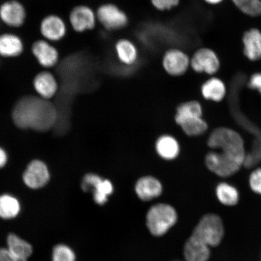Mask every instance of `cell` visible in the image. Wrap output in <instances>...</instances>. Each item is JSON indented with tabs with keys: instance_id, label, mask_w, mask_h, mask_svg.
<instances>
[{
	"instance_id": "8992f818",
	"label": "cell",
	"mask_w": 261,
	"mask_h": 261,
	"mask_svg": "<svg viewBox=\"0 0 261 261\" xmlns=\"http://www.w3.org/2000/svg\"><path fill=\"white\" fill-rule=\"evenodd\" d=\"M96 14L97 21L107 31L121 30L129 23L128 15L113 3L100 5L97 8Z\"/></svg>"
},
{
	"instance_id": "f546056e",
	"label": "cell",
	"mask_w": 261,
	"mask_h": 261,
	"mask_svg": "<svg viewBox=\"0 0 261 261\" xmlns=\"http://www.w3.org/2000/svg\"><path fill=\"white\" fill-rule=\"evenodd\" d=\"M153 7L159 11H170L177 7L179 0H150Z\"/></svg>"
},
{
	"instance_id": "7c38bea8",
	"label": "cell",
	"mask_w": 261,
	"mask_h": 261,
	"mask_svg": "<svg viewBox=\"0 0 261 261\" xmlns=\"http://www.w3.org/2000/svg\"><path fill=\"white\" fill-rule=\"evenodd\" d=\"M26 17L27 12L24 6L17 0H9L0 6V19L9 27H21Z\"/></svg>"
},
{
	"instance_id": "d4e9b609",
	"label": "cell",
	"mask_w": 261,
	"mask_h": 261,
	"mask_svg": "<svg viewBox=\"0 0 261 261\" xmlns=\"http://www.w3.org/2000/svg\"><path fill=\"white\" fill-rule=\"evenodd\" d=\"M217 200L225 206L232 207L238 204L240 200V193L233 186L221 182L215 189Z\"/></svg>"
},
{
	"instance_id": "7402d4cb",
	"label": "cell",
	"mask_w": 261,
	"mask_h": 261,
	"mask_svg": "<svg viewBox=\"0 0 261 261\" xmlns=\"http://www.w3.org/2000/svg\"><path fill=\"white\" fill-rule=\"evenodd\" d=\"M201 93L205 99L220 102L226 95V86L218 78L212 77L203 85Z\"/></svg>"
},
{
	"instance_id": "6da1fadb",
	"label": "cell",
	"mask_w": 261,
	"mask_h": 261,
	"mask_svg": "<svg viewBox=\"0 0 261 261\" xmlns=\"http://www.w3.org/2000/svg\"><path fill=\"white\" fill-rule=\"evenodd\" d=\"M12 118L19 128L45 132L56 126L58 112L57 106L48 100L28 96L16 102Z\"/></svg>"
},
{
	"instance_id": "5b68a950",
	"label": "cell",
	"mask_w": 261,
	"mask_h": 261,
	"mask_svg": "<svg viewBox=\"0 0 261 261\" xmlns=\"http://www.w3.org/2000/svg\"><path fill=\"white\" fill-rule=\"evenodd\" d=\"M81 187L85 192H91L94 203L103 205L113 195L114 187L112 180L94 172H89L82 179Z\"/></svg>"
},
{
	"instance_id": "d6a6232c",
	"label": "cell",
	"mask_w": 261,
	"mask_h": 261,
	"mask_svg": "<svg viewBox=\"0 0 261 261\" xmlns=\"http://www.w3.org/2000/svg\"><path fill=\"white\" fill-rule=\"evenodd\" d=\"M248 86L250 89L257 90L261 94V73L253 74L250 77Z\"/></svg>"
},
{
	"instance_id": "e575fe53",
	"label": "cell",
	"mask_w": 261,
	"mask_h": 261,
	"mask_svg": "<svg viewBox=\"0 0 261 261\" xmlns=\"http://www.w3.org/2000/svg\"><path fill=\"white\" fill-rule=\"evenodd\" d=\"M204 1L208 3V4L217 5L223 2V0H204Z\"/></svg>"
},
{
	"instance_id": "d6986e66",
	"label": "cell",
	"mask_w": 261,
	"mask_h": 261,
	"mask_svg": "<svg viewBox=\"0 0 261 261\" xmlns=\"http://www.w3.org/2000/svg\"><path fill=\"white\" fill-rule=\"evenodd\" d=\"M24 42L14 34L5 33L0 35V56L3 58H16L23 53Z\"/></svg>"
},
{
	"instance_id": "44dd1931",
	"label": "cell",
	"mask_w": 261,
	"mask_h": 261,
	"mask_svg": "<svg viewBox=\"0 0 261 261\" xmlns=\"http://www.w3.org/2000/svg\"><path fill=\"white\" fill-rule=\"evenodd\" d=\"M244 54L249 60L256 61L261 59V32L251 29L244 33L243 37Z\"/></svg>"
},
{
	"instance_id": "9a60e30c",
	"label": "cell",
	"mask_w": 261,
	"mask_h": 261,
	"mask_svg": "<svg viewBox=\"0 0 261 261\" xmlns=\"http://www.w3.org/2000/svg\"><path fill=\"white\" fill-rule=\"evenodd\" d=\"M32 53L38 63L44 68H51L56 65L60 59L57 48L47 40H39L32 44Z\"/></svg>"
},
{
	"instance_id": "603a6c76",
	"label": "cell",
	"mask_w": 261,
	"mask_h": 261,
	"mask_svg": "<svg viewBox=\"0 0 261 261\" xmlns=\"http://www.w3.org/2000/svg\"><path fill=\"white\" fill-rule=\"evenodd\" d=\"M20 202L12 195H0V218L5 220L14 219L20 213Z\"/></svg>"
},
{
	"instance_id": "7a4b0ae2",
	"label": "cell",
	"mask_w": 261,
	"mask_h": 261,
	"mask_svg": "<svg viewBox=\"0 0 261 261\" xmlns=\"http://www.w3.org/2000/svg\"><path fill=\"white\" fill-rule=\"evenodd\" d=\"M207 144L211 149L223 152L244 165L246 156L244 141L236 130L227 128L215 129L208 138Z\"/></svg>"
},
{
	"instance_id": "ffe728a7",
	"label": "cell",
	"mask_w": 261,
	"mask_h": 261,
	"mask_svg": "<svg viewBox=\"0 0 261 261\" xmlns=\"http://www.w3.org/2000/svg\"><path fill=\"white\" fill-rule=\"evenodd\" d=\"M117 60L125 66H133L139 60V50L136 45L128 39L122 38L114 45Z\"/></svg>"
},
{
	"instance_id": "83f0119b",
	"label": "cell",
	"mask_w": 261,
	"mask_h": 261,
	"mask_svg": "<svg viewBox=\"0 0 261 261\" xmlns=\"http://www.w3.org/2000/svg\"><path fill=\"white\" fill-rule=\"evenodd\" d=\"M244 14L256 17L261 15V0H231Z\"/></svg>"
},
{
	"instance_id": "4fadbf2b",
	"label": "cell",
	"mask_w": 261,
	"mask_h": 261,
	"mask_svg": "<svg viewBox=\"0 0 261 261\" xmlns=\"http://www.w3.org/2000/svg\"><path fill=\"white\" fill-rule=\"evenodd\" d=\"M22 179L28 188L39 189L48 184L50 180V173L43 162L35 160L28 165L22 176Z\"/></svg>"
},
{
	"instance_id": "1f68e13d",
	"label": "cell",
	"mask_w": 261,
	"mask_h": 261,
	"mask_svg": "<svg viewBox=\"0 0 261 261\" xmlns=\"http://www.w3.org/2000/svg\"><path fill=\"white\" fill-rule=\"evenodd\" d=\"M12 253L7 247L0 248V261H28Z\"/></svg>"
},
{
	"instance_id": "f1b7e54d",
	"label": "cell",
	"mask_w": 261,
	"mask_h": 261,
	"mask_svg": "<svg viewBox=\"0 0 261 261\" xmlns=\"http://www.w3.org/2000/svg\"><path fill=\"white\" fill-rule=\"evenodd\" d=\"M51 261H76V253L68 245L58 244L52 250Z\"/></svg>"
},
{
	"instance_id": "484cf974",
	"label": "cell",
	"mask_w": 261,
	"mask_h": 261,
	"mask_svg": "<svg viewBox=\"0 0 261 261\" xmlns=\"http://www.w3.org/2000/svg\"><path fill=\"white\" fill-rule=\"evenodd\" d=\"M186 135L197 137L203 135L208 126L202 117H191L181 120L177 124Z\"/></svg>"
},
{
	"instance_id": "9c48e42d",
	"label": "cell",
	"mask_w": 261,
	"mask_h": 261,
	"mask_svg": "<svg viewBox=\"0 0 261 261\" xmlns=\"http://www.w3.org/2000/svg\"><path fill=\"white\" fill-rule=\"evenodd\" d=\"M190 67L197 73L214 74L220 67V61L215 52L210 48H201L191 58Z\"/></svg>"
},
{
	"instance_id": "4316f807",
	"label": "cell",
	"mask_w": 261,
	"mask_h": 261,
	"mask_svg": "<svg viewBox=\"0 0 261 261\" xmlns=\"http://www.w3.org/2000/svg\"><path fill=\"white\" fill-rule=\"evenodd\" d=\"M203 109L201 104L196 100H190L179 104L174 115L176 124L181 120L191 117H202Z\"/></svg>"
},
{
	"instance_id": "30bf717a",
	"label": "cell",
	"mask_w": 261,
	"mask_h": 261,
	"mask_svg": "<svg viewBox=\"0 0 261 261\" xmlns=\"http://www.w3.org/2000/svg\"><path fill=\"white\" fill-rule=\"evenodd\" d=\"M69 21L71 28L77 33L93 30L97 21L96 12L87 5L75 6L70 13Z\"/></svg>"
},
{
	"instance_id": "52a82bcc",
	"label": "cell",
	"mask_w": 261,
	"mask_h": 261,
	"mask_svg": "<svg viewBox=\"0 0 261 261\" xmlns=\"http://www.w3.org/2000/svg\"><path fill=\"white\" fill-rule=\"evenodd\" d=\"M205 163L211 172L221 177H228L236 174L242 166L236 160L220 151L208 153Z\"/></svg>"
},
{
	"instance_id": "ba28073f",
	"label": "cell",
	"mask_w": 261,
	"mask_h": 261,
	"mask_svg": "<svg viewBox=\"0 0 261 261\" xmlns=\"http://www.w3.org/2000/svg\"><path fill=\"white\" fill-rule=\"evenodd\" d=\"M191 58L179 48H172L165 51L162 58L163 70L169 76H182L190 67Z\"/></svg>"
},
{
	"instance_id": "3957f363",
	"label": "cell",
	"mask_w": 261,
	"mask_h": 261,
	"mask_svg": "<svg viewBox=\"0 0 261 261\" xmlns=\"http://www.w3.org/2000/svg\"><path fill=\"white\" fill-rule=\"evenodd\" d=\"M178 219L177 212L172 205L160 203L152 205L147 212L146 225L152 236L161 237L177 224Z\"/></svg>"
},
{
	"instance_id": "277c9868",
	"label": "cell",
	"mask_w": 261,
	"mask_h": 261,
	"mask_svg": "<svg viewBox=\"0 0 261 261\" xmlns=\"http://www.w3.org/2000/svg\"><path fill=\"white\" fill-rule=\"evenodd\" d=\"M224 233L223 221L219 215L207 214L198 221L191 236L203 241L211 247H215L222 243Z\"/></svg>"
},
{
	"instance_id": "e0dca14e",
	"label": "cell",
	"mask_w": 261,
	"mask_h": 261,
	"mask_svg": "<svg viewBox=\"0 0 261 261\" xmlns=\"http://www.w3.org/2000/svg\"><path fill=\"white\" fill-rule=\"evenodd\" d=\"M184 254L186 261H208L211 256V247L191 236L186 241Z\"/></svg>"
},
{
	"instance_id": "5bb4252c",
	"label": "cell",
	"mask_w": 261,
	"mask_h": 261,
	"mask_svg": "<svg viewBox=\"0 0 261 261\" xmlns=\"http://www.w3.org/2000/svg\"><path fill=\"white\" fill-rule=\"evenodd\" d=\"M40 31L44 40L57 42L63 40L67 35V28L64 19L57 15H49L40 23Z\"/></svg>"
},
{
	"instance_id": "836d02e7",
	"label": "cell",
	"mask_w": 261,
	"mask_h": 261,
	"mask_svg": "<svg viewBox=\"0 0 261 261\" xmlns=\"http://www.w3.org/2000/svg\"><path fill=\"white\" fill-rule=\"evenodd\" d=\"M7 161L8 156L5 150L0 148V169L4 167Z\"/></svg>"
},
{
	"instance_id": "8fae6325",
	"label": "cell",
	"mask_w": 261,
	"mask_h": 261,
	"mask_svg": "<svg viewBox=\"0 0 261 261\" xmlns=\"http://www.w3.org/2000/svg\"><path fill=\"white\" fill-rule=\"evenodd\" d=\"M135 191L137 197L143 201L155 200L163 194V185L161 180L155 176L143 175L135 182Z\"/></svg>"
},
{
	"instance_id": "4dcf8cb0",
	"label": "cell",
	"mask_w": 261,
	"mask_h": 261,
	"mask_svg": "<svg viewBox=\"0 0 261 261\" xmlns=\"http://www.w3.org/2000/svg\"><path fill=\"white\" fill-rule=\"evenodd\" d=\"M249 186L254 193L261 195V168L256 169L250 174Z\"/></svg>"
},
{
	"instance_id": "2e32d148",
	"label": "cell",
	"mask_w": 261,
	"mask_h": 261,
	"mask_svg": "<svg viewBox=\"0 0 261 261\" xmlns=\"http://www.w3.org/2000/svg\"><path fill=\"white\" fill-rule=\"evenodd\" d=\"M154 148L159 158L166 162L175 161L181 152L178 140L170 134H163L159 136L155 140Z\"/></svg>"
},
{
	"instance_id": "cb8c5ba5",
	"label": "cell",
	"mask_w": 261,
	"mask_h": 261,
	"mask_svg": "<svg viewBox=\"0 0 261 261\" xmlns=\"http://www.w3.org/2000/svg\"><path fill=\"white\" fill-rule=\"evenodd\" d=\"M6 241L8 249L21 258L28 259L34 252L32 245L15 233H9Z\"/></svg>"
},
{
	"instance_id": "ac0fdd59",
	"label": "cell",
	"mask_w": 261,
	"mask_h": 261,
	"mask_svg": "<svg viewBox=\"0 0 261 261\" xmlns=\"http://www.w3.org/2000/svg\"><path fill=\"white\" fill-rule=\"evenodd\" d=\"M34 86L40 97L47 100L56 96L60 89L56 77L47 71H41L35 77Z\"/></svg>"
},
{
	"instance_id": "d590c367",
	"label": "cell",
	"mask_w": 261,
	"mask_h": 261,
	"mask_svg": "<svg viewBox=\"0 0 261 261\" xmlns=\"http://www.w3.org/2000/svg\"><path fill=\"white\" fill-rule=\"evenodd\" d=\"M175 261H181V260H175Z\"/></svg>"
}]
</instances>
